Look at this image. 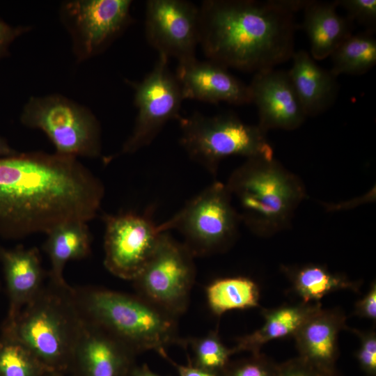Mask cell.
<instances>
[{
	"mask_svg": "<svg viewBox=\"0 0 376 376\" xmlns=\"http://www.w3.org/2000/svg\"><path fill=\"white\" fill-rule=\"evenodd\" d=\"M104 194L102 180L76 157L42 151L0 157V237L20 240L87 223Z\"/></svg>",
	"mask_w": 376,
	"mask_h": 376,
	"instance_id": "obj_1",
	"label": "cell"
},
{
	"mask_svg": "<svg viewBox=\"0 0 376 376\" xmlns=\"http://www.w3.org/2000/svg\"><path fill=\"white\" fill-rule=\"evenodd\" d=\"M308 0H207L199 8V44L210 61L247 72L291 59L294 13Z\"/></svg>",
	"mask_w": 376,
	"mask_h": 376,
	"instance_id": "obj_2",
	"label": "cell"
},
{
	"mask_svg": "<svg viewBox=\"0 0 376 376\" xmlns=\"http://www.w3.org/2000/svg\"><path fill=\"white\" fill-rule=\"evenodd\" d=\"M84 324L73 287L47 281L13 320H3L1 334L28 347L51 373H69Z\"/></svg>",
	"mask_w": 376,
	"mask_h": 376,
	"instance_id": "obj_3",
	"label": "cell"
},
{
	"mask_svg": "<svg viewBox=\"0 0 376 376\" xmlns=\"http://www.w3.org/2000/svg\"><path fill=\"white\" fill-rule=\"evenodd\" d=\"M83 317L98 326L136 355L154 350L160 355L172 344L182 346L177 318L142 297L97 286L73 287Z\"/></svg>",
	"mask_w": 376,
	"mask_h": 376,
	"instance_id": "obj_4",
	"label": "cell"
},
{
	"mask_svg": "<svg viewBox=\"0 0 376 376\" xmlns=\"http://www.w3.org/2000/svg\"><path fill=\"white\" fill-rule=\"evenodd\" d=\"M226 186L241 221L256 234L268 235L290 224L305 197L301 182L276 160L251 157L237 168Z\"/></svg>",
	"mask_w": 376,
	"mask_h": 376,
	"instance_id": "obj_5",
	"label": "cell"
},
{
	"mask_svg": "<svg viewBox=\"0 0 376 376\" xmlns=\"http://www.w3.org/2000/svg\"><path fill=\"white\" fill-rule=\"evenodd\" d=\"M180 143L188 156L215 175L221 161L230 156L274 157L267 132L230 113L206 116L194 113L178 119Z\"/></svg>",
	"mask_w": 376,
	"mask_h": 376,
	"instance_id": "obj_6",
	"label": "cell"
},
{
	"mask_svg": "<svg viewBox=\"0 0 376 376\" xmlns=\"http://www.w3.org/2000/svg\"><path fill=\"white\" fill-rule=\"evenodd\" d=\"M20 121L25 127L43 132L57 154L76 158L101 155L99 120L91 109L61 94L29 97Z\"/></svg>",
	"mask_w": 376,
	"mask_h": 376,
	"instance_id": "obj_7",
	"label": "cell"
},
{
	"mask_svg": "<svg viewBox=\"0 0 376 376\" xmlns=\"http://www.w3.org/2000/svg\"><path fill=\"white\" fill-rule=\"evenodd\" d=\"M240 215L225 184L215 182L195 196L171 219L159 224L162 233L178 231L194 256L227 248L234 240Z\"/></svg>",
	"mask_w": 376,
	"mask_h": 376,
	"instance_id": "obj_8",
	"label": "cell"
},
{
	"mask_svg": "<svg viewBox=\"0 0 376 376\" xmlns=\"http://www.w3.org/2000/svg\"><path fill=\"white\" fill-rule=\"evenodd\" d=\"M194 255L162 233L152 256L132 281L136 294L177 318L186 311L194 283Z\"/></svg>",
	"mask_w": 376,
	"mask_h": 376,
	"instance_id": "obj_9",
	"label": "cell"
},
{
	"mask_svg": "<svg viewBox=\"0 0 376 376\" xmlns=\"http://www.w3.org/2000/svg\"><path fill=\"white\" fill-rule=\"evenodd\" d=\"M168 60L159 54L153 68L141 81L130 82L137 114L132 131L116 156L133 154L148 146L169 120L180 118L184 98Z\"/></svg>",
	"mask_w": 376,
	"mask_h": 376,
	"instance_id": "obj_10",
	"label": "cell"
},
{
	"mask_svg": "<svg viewBox=\"0 0 376 376\" xmlns=\"http://www.w3.org/2000/svg\"><path fill=\"white\" fill-rule=\"evenodd\" d=\"M130 0H73L59 8L72 52L82 62L104 51L132 22Z\"/></svg>",
	"mask_w": 376,
	"mask_h": 376,
	"instance_id": "obj_11",
	"label": "cell"
},
{
	"mask_svg": "<svg viewBox=\"0 0 376 376\" xmlns=\"http://www.w3.org/2000/svg\"><path fill=\"white\" fill-rule=\"evenodd\" d=\"M104 265L113 275L132 281L154 253L162 232L150 214H105Z\"/></svg>",
	"mask_w": 376,
	"mask_h": 376,
	"instance_id": "obj_12",
	"label": "cell"
},
{
	"mask_svg": "<svg viewBox=\"0 0 376 376\" xmlns=\"http://www.w3.org/2000/svg\"><path fill=\"white\" fill-rule=\"evenodd\" d=\"M199 8L184 0H149L146 3V35L159 54L179 63L196 58L199 44Z\"/></svg>",
	"mask_w": 376,
	"mask_h": 376,
	"instance_id": "obj_13",
	"label": "cell"
},
{
	"mask_svg": "<svg viewBox=\"0 0 376 376\" xmlns=\"http://www.w3.org/2000/svg\"><path fill=\"white\" fill-rule=\"evenodd\" d=\"M248 86L251 103L258 109V125L266 132L270 129L292 130L306 120L288 71L270 68L255 72Z\"/></svg>",
	"mask_w": 376,
	"mask_h": 376,
	"instance_id": "obj_14",
	"label": "cell"
},
{
	"mask_svg": "<svg viewBox=\"0 0 376 376\" xmlns=\"http://www.w3.org/2000/svg\"><path fill=\"white\" fill-rule=\"evenodd\" d=\"M136 356L113 336L84 318L69 374L74 376H132L136 366Z\"/></svg>",
	"mask_w": 376,
	"mask_h": 376,
	"instance_id": "obj_15",
	"label": "cell"
},
{
	"mask_svg": "<svg viewBox=\"0 0 376 376\" xmlns=\"http://www.w3.org/2000/svg\"><path fill=\"white\" fill-rule=\"evenodd\" d=\"M175 76L184 100L236 105L251 103L248 85L235 77L227 68L212 61H201L195 58L179 63Z\"/></svg>",
	"mask_w": 376,
	"mask_h": 376,
	"instance_id": "obj_16",
	"label": "cell"
},
{
	"mask_svg": "<svg viewBox=\"0 0 376 376\" xmlns=\"http://www.w3.org/2000/svg\"><path fill=\"white\" fill-rule=\"evenodd\" d=\"M0 264L4 277L8 307L4 320H14L38 295L46 283L39 249L17 245H0Z\"/></svg>",
	"mask_w": 376,
	"mask_h": 376,
	"instance_id": "obj_17",
	"label": "cell"
},
{
	"mask_svg": "<svg viewBox=\"0 0 376 376\" xmlns=\"http://www.w3.org/2000/svg\"><path fill=\"white\" fill-rule=\"evenodd\" d=\"M345 328V316L339 310L314 312L294 335L299 358L322 376L335 374L338 357V338Z\"/></svg>",
	"mask_w": 376,
	"mask_h": 376,
	"instance_id": "obj_18",
	"label": "cell"
},
{
	"mask_svg": "<svg viewBox=\"0 0 376 376\" xmlns=\"http://www.w3.org/2000/svg\"><path fill=\"white\" fill-rule=\"evenodd\" d=\"M288 75L306 116H316L335 102L339 85L330 70L317 64L303 49L295 51Z\"/></svg>",
	"mask_w": 376,
	"mask_h": 376,
	"instance_id": "obj_19",
	"label": "cell"
},
{
	"mask_svg": "<svg viewBox=\"0 0 376 376\" xmlns=\"http://www.w3.org/2000/svg\"><path fill=\"white\" fill-rule=\"evenodd\" d=\"M335 1L309 0L304 8L302 27L310 43V54L315 61L330 56L352 34L353 22L338 15Z\"/></svg>",
	"mask_w": 376,
	"mask_h": 376,
	"instance_id": "obj_20",
	"label": "cell"
},
{
	"mask_svg": "<svg viewBox=\"0 0 376 376\" xmlns=\"http://www.w3.org/2000/svg\"><path fill=\"white\" fill-rule=\"evenodd\" d=\"M42 249L48 256L50 269L47 279L65 285L63 275L69 261L82 260L91 253L92 235L86 222H70L61 225L46 234Z\"/></svg>",
	"mask_w": 376,
	"mask_h": 376,
	"instance_id": "obj_21",
	"label": "cell"
},
{
	"mask_svg": "<svg viewBox=\"0 0 376 376\" xmlns=\"http://www.w3.org/2000/svg\"><path fill=\"white\" fill-rule=\"evenodd\" d=\"M320 308L321 304L319 302H301L295 305L263 310L265 321L263 326L254 332L237 339L236 345L231 348L233 353H259L262 346L270 340L294 336L305 321Z\"/></svg>",
	"mask_w": 376,
	"mask_h": 376,
	"instance_id": "obj_22",
	"label": "cell"
},
{
	"mask_svg": "<svg viewBox=\"0 0 376 376\" xmlns=\"http://www.w3.org/2000/svg\"><path fill=\"white\" fill-rule=\"evenodd\" d=\"M374 32L366 30L351 34L331 54L330 72L338 77L342 74L361 75L376 64V39Z\"/></svg>",
	"mask_w": 376,
	"mask_h": 376,
	"instance_id": "obj_23",
	"label": "cell"
},
{
	"mask_svg": "<svg viewBox=\"0 0 376 376\" xmlns=\"http://www.w3.org/2000/svg\"><path fill=\"white\" fill-rule=\"evenodd\" d=\"M206 297L212 313L221 315L233 309L258 306L260 294L251 279L235 276L214 281L206 288Z\"/></svg>",
	"mask_w": 376,
	"mask_h": 376,
	"instance_id": "obj_24",
	"label": "cell"
},
{
	"mask_svg": "<svg viewBox=\"0 0 376 376\" xmlns=\"http://www.w3.org/2000/svg\"><path fill=\"white\" fill-rule=\"evenodd\" d=\"M291 279L301 302L316 303L325 295L340 289H357L356 283L345 276L334 274L326 267L308 265L292 272Z\"/></svg>",
	"mask_w": 376,
	"mask_h": 376,
	"instance_id": "obj_25",
	"label": "cell"
},
{
	"mask_svg": "<svg viewBox=\"0 0 376 376\" xmlns=\"http://www.w3.org/2000/svg\"><path fill=\"white\" fill-rule=\"evenodd\" d=\"M47 373L28 347L0 334V376H45Z\"/></svg>",
	"mask_w": 376,
	"mask_h": 376,
	"instance_id": "obj_26",
	"label": "cell"
},
{
	"mask_svg": "<svg viewBox=\"0 0 376 376\" xmlns=\"http://www.w3.org/2000/svg\"><path fill=\"white\" fill-rule=\"evenodd\" d=\"M189 345L194 358L191 363L197 367L214 372H224L233 354L232 349L224 345L217 331H210L206 336L184 340L183 347Z\"/></svg>",
	"mask_w": 376,
	"mask_h": 376,
	"instance_id": "obj_27",
	"label": "cell"
},
{
	"mask_svg": "<svg viewBox=\"0 0 376 376\" xmlns=\"http://www.w3.org/2000/svg\"><path fill=\"white\" fill-rule=\"evenodd\" d=\"M279 365L260 352L230 362L223 376H277Z\"/></svg>",
	"mask_w": 376,
	"mask_h": 376,
	"instance_id": "obj_28",
	"label": "cell"
},
{
	"mask_svg": "<svg viewBox=\"0 0 376 376\" xmlns=\"http://www.w3.org/2000/svg\"><path fill=\"white\" fill-rule=\"evenodd\" d=\"M337 6L343 8L347 12V17L357 21L364 26L368 31L375 32L376 26L375 0H336Z\"/></svg>",
	"mask_w": 376,
	"mask_h": 376,
	"instance_id": "obj_29",
	"label": "cell"
},
{
	"mask_svg": "<svg viewBox=\"0 0 376 376\" xmlns=\"http://www.w3.org/2000/svg\"><path fill=\"white\" fill-rule=\"evenodd\" d=\"M359 336L360 347L357 354L362 370L368 376L376 375V335L374 331L353 330Z\"/></svg>",
	"mask_w": 376,
	"mask_h": 376,
	"instance_id": "obj_30",
	"label": "cell"
},
{
	"mask_svg": "<svg viewBox=\"0 0 376 376\" xmlns=\"http://www.w3.org/2000/svg\"><path fill=\"white\" fill-rule=\"evenodd\" d=\"M277 376H322L308 364L297 357L278 366Z\"/></svg>",
	"mask_w": 376,
	"mask_h": 376,
	"instance_id": "obj_31",
	"label": "cell"
},
{
	"mask_svg": "<svg viewBox=\"0 0 376 376\" xmlns=\"http://www.w3.org/2000/svg\"><path fill=\"white\" fill-rule=\"evenodd\" d=\"M29 30V26H13L0 19V59L8 54V48L13 42Z\"/></svg>",
	"mask_w": 376,
	"mask_h": 376,
	"instance_id": "obj_32",
	"label": "cell"
},
{
	"mask_svg": "<svg viewBox=\"0 0 376 376\" xmlns=\"http://www.w3.org/2000/svg\"><path fill=\"white\" fill-rule=\"evenodd\" d=\"M354 312L361 318L375 321L376 319V284L373 283L368 292L358 301Z\"/></svg>",
	"mask_w": 376,
	"mask_h": 376,
	"instance_id": "obj_33",
	"label": "cell"
},
{
	"mask_svg": "<svg viewBox=\"0 0 376 376\" xmlns=\"http://www.w3.org/2000/svg\"><path fill=\"white\" fill-rule=\"evenodd\" d=\"M165 359L169 361L177 370L178 376H223L224 372H214L203 369L194 366L188 359L189 363L187 365H180L171 360L166 352H164L162 355Z\"/></svg>",
	"mask_w": 376,
	"mask_h": 376,
	"instance_id": "obj_34",
	"label": "cell"
},
{
	"mask_svg": "<svg viewBox=\"0 0 376 376\" xmlns=\"http://www.w3.org/2000/svg\"><path fill=\"white\" fill-rule=\"evenodd\" d=\"M132 376H161L152 371L146 364L136 366Z\"/></svg>",
	"mask_w": 376,
	"mask_h": 376,
	"instance_id": "obj_35",
	"label": "cell"
},
{
	"mask_svg": "<svg viewBox=\"0 0 376 376\" xmlns=\"http://www.w3.org/2000/svg\"><path fill=\"white\" fill-rule=\"evenodd\" d=\"M17 152L3 138L0 136V157L12 155Z\"/></svg>",
	"mask_w": 376,
	"mask_h": 376,
	"instance_id": "obj_36",
	"label": "cell"
},
{
	"mask_svg": "<svg viewBox=\"0 0 376 376\" xmlns=\"http://www.w3.org/2000/svg\"><path fill=\"white\" fill-rule=\"evenodd\" d=\"M45 376H74L69 373H47Z\"/></svg>",
	"mask_w": 376,
	"mask_h": 376,
	"instance_id": "obj_37",
	"label": "cell"
},
{
	"mask_svg": "<svg viewBox=\"0 0 376 376\" xmlns=\"http://www.w3.org/2000/svg\"><path fill=\"white\" fill-rule=\"evenodd\" d=\"M331 376H335V374H334V375H331Z\"/></svg>",
	"mask_w": 376,
	"mask_h": 376,
	"instance_id": "obj_38",
	"label": "cell"
}]
</instances>
